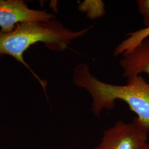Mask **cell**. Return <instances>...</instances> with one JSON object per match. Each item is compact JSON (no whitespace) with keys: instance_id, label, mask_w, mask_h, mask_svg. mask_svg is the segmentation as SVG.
Listing matches in <instances>:
<instances>
[{"instance_id":"5b68a950","label":"cell","mask_w":149,"mask_h":149,"mask_svg":"<svg viewBox=\"0 0 149 149\" xmlns=\"http://www.w3.org/2000/svg\"><path fill=\"white\" fill-rule=\"evenodd\" d=\"M125 77L146 74L149 77V37L122 55L119 61Z\"/></svg>"},{"instance_id":"ba28073f","label":"cell","mask_w":149,"mask_h":149,"mask_svg":"<svg viewBox=\"0 0 149 149\" xmlns=\"http://www.w3.org/2000/svg\"><path fill=\"white\" fill-rule=\"evenodd\" d=\"M139 12L142 15L146 27H149V0H138L137 1Z\"/></svg>"},{"instance_id":"3957f363","label":"cell","mask_w":149,"mask_h":149,"mask_svg":"<svg viewBox=\"0 0 149 149\" xmlns=\"http://www.w3.org/2000/svg\"><path fill=\"white\" fill-rule=\"evenodd\" d=\"M149 134L137 118L132 122L119 120L104 132L95 149H141L148 143Z\"/></svg>"},{"instance_id":"52a82bcc","label":"cell","mask_w":149,"mask_h":149,"mask_svg":"<svg viewBox=\"0 0 149 149\" xmlns=\"http://www.w3.org/2000/svg\"><path fill=\"white\" fill-rule=\"evenodd\" d=\"M79 8L91 19L102 17L105 12L104 5L102 1H85L79 6Z\"/></svg>"},{"instance_id":"7a4b0ae2","label":"cell","mask_w":149,"mask_h":149,"mask_svg":"<svg viewBox=\"0 0 149 149\" xmlns=\"http://www.w3.org/2000/svg\"><path fill=\"white\" fill-rule=\"evenodd\" d=\"M92 27L73 31L54 19L48 22L19 23L11 32L0 31V54L9 55L27 66L23 55L31 45L42 42L50 50L61 52L72 41L85 36Z\"/></svg>"},{"instance_id":"6da1fadb","label":"cell","mask_w":149,"mask_h":149,"mask_svg":"<svg viewBox=\"0 0 149 149\" xmlns=\"http://www.w3.org/2000/svg\"><path fill=\"white\" fill-rule=\"evenodd\" d=\"M74 82L85 89L92 99V111L98 117L104 109H112L115 102L121 100L137 115L139 120L149 130V84L141 75L127 78V85L106 83L91 72L89 66L81 63L74 68Z\"/></svg>"},{"instance_id":"8992f818","label":"cell","mask_w":149,"mask_h":149,"mask_svg":"<svg viewBox=\"0 0 149 149\" xmlns=\"http://www.w3.org/2000/svg\"><path fill=\"white\" fill-rule=\"evenodd\" d=\"M149 37V27H146L137 31L129 33L128 37L118 45L116 48L114 55L117 56L132 50L137 45Z\"/></svg>"},{"instance_id":"9c48e42d","label":"cell","mask_w":149,"mask_h":149,"mask_svg":"<svg viewBox=\"0 0 149 149\" xmlns=\"http://www.w3.org/2000/svg\"><path fill=\"white\" fill-rule=\"evenodd\" d=\"M141 149H149V144L147 143L146 144H145L143 147Z\"/></svg>"},{"instance_id":"277c9868","label":"cell","mask_w":149,"mask_h":149,"mask_svg":"<svg viewBox=\"0 0 149 149\" xmlns=\"http://www.w3.org/2000/svg\"><path fill=\"white\" fill-rule=\"evenodd\" d=\"M54 18V15L45 11L29 8L21 0H0L1 32H11L22 22H48Z\"/></svg>"}]
</instances>
